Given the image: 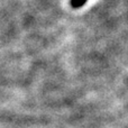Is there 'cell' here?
Here are the masks:
<instances>
[{
  "label": "cell",
  "instance_id": "cell-1",
  "mask_svg": "<svg viewBox=\"0 0 128 128\" xmlns=\"http://www.w3.org/2000/svg\"><path fill=\"white\" fill-rule=\"evenodd\" d=\"M86 1H88V0H71V6H72L73 8L78 9V8H81L83 4H86Z\"/></svg>",
  "mask_w": 128,
  "mask_h": 128
}]
</instances>
